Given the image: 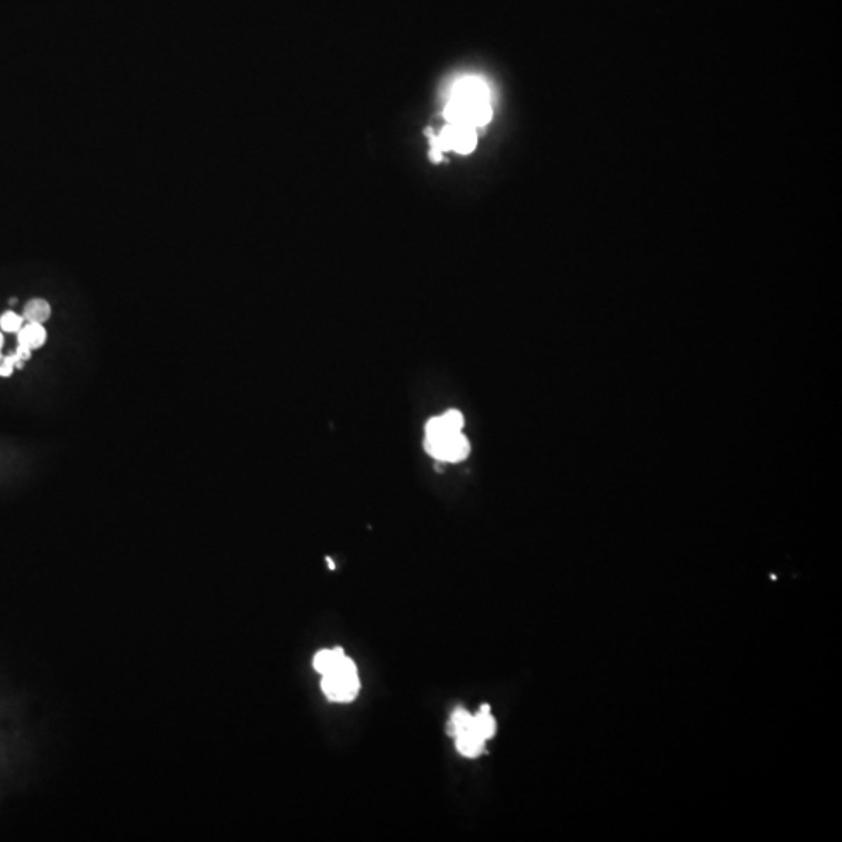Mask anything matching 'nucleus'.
<instances>
[{
    "label": "nucleus",
    "mask_w": 842,
    "mask_h": 842,
    "mask_svg": "<svg viewBox=\"0 0 842 842\" xmlns=\"http://www.w3.org/2000/svg\"><path fill=\"white\" fill-rule=\"evenodd\" d=\"M448 733L455 739V747L462 757L477 758L485 750V744L496 733V720L489 705H482L476 715L465 708H457L448 724Z\"/></svg>",
    "instance_id": "f257e3e1"
},
{
    "label": "nucleus",
    "mask_w": 842,
    "mask_h": 842,
    "mask_svg": "<svg viewBox=\"0 0 842 842\" xmlns=\"http://www.w3.org/2000/svg\"><path fill=\"white\" fill-rule=\"evenodd\" d=\"M445 118L448 123H465L475 128L489 123L491 106L487 84L475 77L460 80L445 108Z\"/></svg>",
    "instance_id": "f03ea898"
},
{
    "label": "nucleus",
    "mask_w": 842,
    "mask_h": 842,
    "mask_svg": "<svg viewBox=\"0 0 842 842\" xmlns=\"http://www.w3.org/2000/svg\"><path fill=\"white\" fill-rule=\"evenodd\" d=\"M360 689L358 667L345 654L322 674V691L331 702L346 703L356 699Z\"/></svg>",
    "instance_id": "7ed1b4c3"
},
{
    "label": "nucleus",
    "mask_w": 842,
    "mask_h": 842,
    "mask_svg": "<svg viewBox=\"0 0 842 842\" xmlns=\"http://www.w3.org/2000/svg\"><path fill=\"white\" fill-rule=\"evenodd\" d=\"M426 453L434 459L449 463H457L465 460L470 454V441L459 432H437L426 434L425 437Z\"/></svg>",
    "instance_id": "20e7f679"
},
{
    "label": "nucleus",
    "mask_w": 842,
    "mask_h": 842,
    "mask_svg": "<svg viewBox=\"0 0 842 842\" xmlns=\"http://www.w3.org/2000/svg\"><path fill=\"white\" fill-rule=\"evenodd\" d=\"M463 427V415L459 410H448L444 415L434 417L426 425V434L459 432Z\"/></svg>",
    "instance_id": "39448f33"
},
{
    "label": "nucleus",
    "mask_w": 842,
    "mask_h": 842,
    "mask_svg": "<svg viewBox=\"0 0 842 842\" xmlns=\"http://www.w3.org/2000/svg\"><path fill=\"white\" fill-rule=\"evenodd\" d=\"M47 342V329L42 323H25L18 332V344L25 345L30 350H39Z\"/></svg>",
    "instance_id": "423d86ee"
},
{
    "label": "nucleus",
    "mask_w": 842,
    "mask_h": 842,
    "mask_svg": "<svg viewBox=\"0 0 842 842\" xmlns=\"http://www.w3.org/2000/svg\"><path fill=\"white\" fill-rule=\"evenodd\" d=\"M50 315H52V308L50 303L44 299H32L25 303L24 306V320L28 323H42L44 325Z\"/></svg>",
    "instance_id": "0eeeda50"
},
{
    "label": "nucleus",
    "mask_w": 842,
    "mask_h": 842,
    "mask_svg": "<svg viewBox=\"0 0 842 842\" xmlns=\"http://www.w3.org/2000/svg\"><path fill=\"white\" fill-rule=\"evenodd\" d=\"M24 322L25 320L23 315H19L13 310H6L2 315H0V331L18 334L19 329L24 326Z\"/></svg>",
    "instance_id": "6e6552de"
},
{
    "label": "nucleus",
    "mask_w": 842,
    "mask_h": 842,
    "mask_svg": "<svg viewBox=\"0 0 842 842\" xmlns=\"http://www.w3.org/2000/svg\"><path fill=\"white\" fill-rule=\"evenodd\" d=\"M14 370H16V358H14V354L4 356L2 362H0V377H11Z\"/></svg>",
    "instance_id": "1a4fd4ad"
},
{
    "label": "nucleus",
    "mask_w": 842,
    "mask_h": 842,
    "mask_svg": "<svg viewBox=\"0 0 842 842\" xmlns=\"http://www.w3.org/2000/svg\"><path fill=\"white\" fill-rule=\"evenodd\" d=\"M32 353H33V351H32L30 348H28V346L18 344L16 351H14V356H16V359H18V360H24V362H27V360H30V359H32Z\"/></svg>",
    "instance_id": "9d476101"
},
{
    "label": "nucleus",
    "mask_w": 842,
    "mask_h": 842,
    "mask_svg": "<svg viewBox=\"0 0 842 842\" xmlns=\"http://www.w3.org/2000/svg\"><path fill=\"white\" fill-rule=\"evenodd\" d=\"M429 156H431V159H432L434 163H439V161H441V151H439V150H432V149H431V151H429Z\"/></svg>",
    "instance_id": "9b49d317"
},
{
    "label": "nucleus",
    "mask_w": 842,
    "mask_h": 842,
    "mask_svg": "<svg viewBox=\"0 0 842 842\" xmlns=\"http://www.w3.org/2000/svg\"><path fill=\"white\" fill-rule=\"evenodd\" d=\"M4 344H5V337H4V331H0V351H2V348H4Z\"/></svg>",
    "instance_id": "f8f14e48"
},
{
    "label": "nucleus",
    "mask_w": 842,
    "mask_h": 842,
    "mask_svg": "<svg viewBox=\"0 0 842 842\" xmlns=\"http://www.w3.org/2000/svg\"><path fill=\"white\" fill-rule=\"evenodd\" d=\"M2 359H4V354H2V351H0V362H2Z\"/></svg>",
    "instance_id": "ddd939ff"
}]
</instances>
